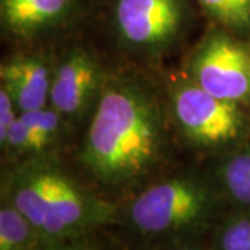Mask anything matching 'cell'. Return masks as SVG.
<instances>
[{"label": "cell", "mask_w": 250, "mask_h": 250, "mask_svg": "<svg viewBox=\"0 0 250 250\" xmlns=\"http://www.w3.org/2000/svg\"><path fill=\"white\" fill-rule=\"evenodd\" d=\"M167 108L143 81L108 77L81 145L80 161L100 187L138 188L168 150Z\"/></svg>", "instance_id": "cell-1"}, {"label": "cell", "mask_w": 250, "mask_h": 250, "mask_svg": "<svg viewBox=\"0 0 250 250\" xmlns=\"http://www.w3.org/2000/svg\"><path fill=\"white\" fill-rule=\"evenodd\" d=\"M1 199L27 218L46 245L99 232L121 217L120 206L46 157L17 161L4 171Z\"/></svg>", "instance_id": "cell-2"}, {"label": "cell", "mask_w": 250, "mask_h": 250, "mask_svg": "<svg viewBox=\"0 0 250 250\" xmlns=\"http://www.w3.org/2000/svg\"><path fill=\"white\" fill-rule=\"evenodd\" d=\"M225 206L214 178L179 172L136 192L121 208L120 221L146 245L200 241L213 231Z\"/></svg>", "instance_id": "cell-3"}, {"label": "cell", "mask_w": 250, "mask_h": 250, "mask_svg": "<svg viewBox=\"0 0 250 250\" xmlns=\"http://www.w3.org/2000/svg\"><path fill=\"white\" fill-rule=\"evenodd\" d=\"M167 111L184 141L199 150L224 154L250 139L249 107L217 98L185 74L168 86Z\"/></svg>", "instance_id": "cell-4"}, {"label": "cell", "mask_w": 250, "mask_h": 250, "mask_svg": "<svg viewBox=\"0 0 250 250\" xmlns=\"http://www.w3.org/2000/svg\"><path fill=\"white\" fill-rule=\"evenodd\" d=\"M185 75L217 98L250 107V41L210 29L188 56Z\"/></svg>", "instance_id": "cell-5"}, {"label": "cell", "mask_w": 250, "mask_h": 250, "mask_svg": "<svg viewBox=\"0 0 250 250\" xmlns=\"http://www.w3.org/2000/svg\"><path fill=\"white\" fill-rule=\"evenodd\" d=\"M114 21L128 49L147 56L161 54L181 34L184 4L181 0H117Z\"/></svg>", "instance_id": "cell-6"}, {"label": "cell", "mask_w": 250, "mask_h": 250, "mask_svg": "<svg viewBox=\"0 0 250 250\" xmlns=\"http://www.w3.org/2000/svg\"><path fill=\"white\" fill-rule=\"evenodd\" d=\"M99 59L85 47H72L54 62L49 104L70 124L92 114L107 82Z\"/></svg>", "instance_id": "cell-7"}, {"label": "cell", "mask_w": 250, "mask_h": 250, "mask_svg": "<svg viewBox=\"0 0 250 250\" xmlns=\"http://www.w3.org/2000/svg\"><path fill=\"white\" fill-rule=\"evenodd\" d=\"M54 62L42 53H17L0 65V86L7 90L20 113L49 104Z\"/></svg>", "instance_id": "cell-8"}, {"label": "cell", "mask_w": 250, "mask_h": 250, "mask_svg": "<svg viewBox=\"0 0 250 250\" xmlns=\"http://www.w3.org/2000/svg\"><path fill=\"white\" fill-rule=\"evenodd\" d=\"M72 0H1V22L18 39H31L62 25Z\"/></svg>", "instance_id": "cell-9"}, {"label": "cell", "mask_w": 250, "mask_h": 250, "mask_svg": "<svg viewBox=\"0 0 250 250\" xmlns=\"http://www.w3.org/2000/svg\"><path fill=\"white\" fill-rule=\"evenodd\" d=\"M214 179L229 208L250 210V139L224 153Z\"/></svg>", "instance_id": "cell-10"}, {"label": "cell", "mask_w": 250, "mask_h": 250, "mask_svg": "<svg viewBox=\"0 0 250 250\" xmlns=\"http://www.w3.org/2000/svg\"><path fill=\"white\" fill-rule=\"evenodd\" d=\"M46 242L28 220L10 205L0 200V250H45Z\"/></svg>", "instance_id": "cell-11"}, {"label": "cell", "mask_w": 250, "mask_h": 250, "mask_svg": "<svg viewBox=\"0 0 250 250\" xmlns=\"http://www.w3.org/2000/svg\"><path fill=\"white\" fill-rule=\"evenodd\" d=\"M20 118L35 135L39 157H45L62 141L65 126L70 124L50 104L20 113Z\"/></svg>", "instance_id": "cell-12"}, {"label": "cell", "mask_w": 250, "mask_h": 250, "mask_svg": "<svg viewBox=\"0 0 250 250\" xmlns=\"http://www.w3.org/2000/svg\"><path fill=\"white\" fill-rule=\"evenodd\" d=\"M210 250H250V210H233L215 224Z\"/></svg>", "instance_id": "cell-13"}, {"label": "cell", "mask_w": 250, "mask_h": 250, "mask_svg": "<svg viewBox=\"0 0 250 250\" xmlns=\"http://www.w3.org/2000/svg\"><path fill=\"white\" fill-rule=\"evenodd\" d=\"M223 28L239 36L250 34V0H197Z\"/></svg>", "instance_id": "cell-14"}, {"label": "cell", "mask_w": 250, "mask_h": 250, "mask_svg": "<svg viewBox=\"0 0 250 250\" xmlns=\"http://www.w3.org/2000/svg\"><path fill=\"white\" fill-rule=\"evenodd\" d=\"M45 250H114L107 242L103 241L99 232L88 233L80 238L47 245Z\"/></svg>", "instance_id": "cell-15"}, {"label": "cell", "mask_w": 250, "mask_h": 250, "mask_svg": "<svg viewBox=\"0 0 250 250\" xmlns=\"http://www.w3.org/2000/svg\"><path fill=\"white\" fill-rule=\"evenodd\" d=\"M20 117V110L16 106L7 90L0 86V145L7 139L11 128Z\"/></svg>", "instance_id": "cell-16"}, {"label": "cell", "mask_w": 250, "mask_h": 250, "mask_svg": "<svg viewBox=\"0 0 250 250\" xmlns=\"http://www.w3.org/2000/svg\"><path fill=\"white\" fill-rule=\"evenodd\" d=\"M145 250H210V248H205L200 241H184L160 243V245H146Z\"/></svg>", "instance_id": "cell-17"}]
</instances>
